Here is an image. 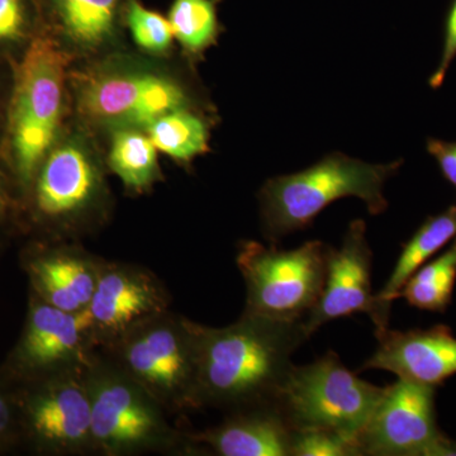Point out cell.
I'll use <instances>...</instances> for the list:
<instances>
[{
	"label": "cell",
	"mask_w": 456,
	"mask_h": 456,
	"mask_svg": "<svg viewBox=\"0 0 456 456\" xmlns=\"http://www.w3.org/2000/svg\"><path fill=\"white\" fill-rule=\"evenodd\" d=\"M456 283V237L448 248L408 278L399 298L417 310L445 314L452 305Z\"/></svg>",
	"instance_id": "603a6c76"
},
{
	"label": "cell",
	"mask_w": 456,
	"mask_h": 456,
	"mask_svg": "<svg viewBox=\"0 0 456 456\" xmlns=\"http://www.w3.org/2000/svg\"><path fill=\"white\" fill-rule=\"evenodd\" d=\"M86 375L93 449L107 455L131 454L169 441L160 404L121 369L110 370L93 362Z\"/></svg>",
	"instance_id": "9c48e42d"
},
{
	"label": "cell",
	"mask_w": 456,
	"mask_h": 456,
	"mask_svg": "<svg viewBox=\"0 0 456 456\" xmlns=\"http://www.w3.org/2000/svg\"><path fill=\"white\" fill-rule=\"evenodd\" d=\"M371 264L367 224L351 221L340 248L330 246L322 293L305 318L308 338L326 323L351 314H367L375 322L378 308L371 288Z\"/></svg>",
	"instance_id": "4fadbf2b"
},
{
	"label": "cell",
	"mask_w": 456,
	"mask_h": 456,
	"mask_svg": "<svg viewBox=\"0 0 456 456\" xmlns=\"http://www.w3.org/2000/svg\"><path fill=\"white\" fill-rule=\"evenodd\" d=\"M378 346L360 370H386L398 379L439 387L456 374V338L452 329L436 325L408 331H375Z\"/></svg>",
	"instance_id": "2e32d148"
},
{
	"label": "cell",
	"mask_w": 456,
	"mask_h": 456,
	"mask_svg": "<svg viewBox=\"0 0 456 456\" xmlns=\"http://www.w3.org/2000/svg\"><path fill=\"white\" fill-rule=\"evenodd\" d=\"M106 170L97 136L69 119L36 171L23 202L25 217L51 233L89 227L110 206Z\"/></svg>",
	"instance_id": "5b68a950"
},
{
	"label": "cell",
	"mask_w": 456,
	"mask_h": 456,
	"mask_svg": "<svg viewBox=\"0 0 456 456\" xmlns=\"http://www.w3.org/2000/svg\"><path fill=\"white\" fill-rule=\"evenodd\" d=\"M167 296L151 273L127 264L99 265L89 305L98 344L112 345L134 327L167 312Z\"/></svg>",
	"instance_id": "5bb4252c"
},
{
	"label": "cell",
	"mask_w": 456,
	"mask_h": 456,
	"mask_svg": "<svg viewBox=\"0 0 456 456\" xmlns=\"http://www.w3.org/2000/svg\"><path fill=\"white\" fill-rule=\"evenodd\" d=\"M93 344L98 342L89 308L60 310L36 297L9 364L20 377L40 380L70 369L88 368Z\"/></svg>",
	"instance_id": "8fae6325"
},
{
	"label": "cell",
	"mask_w": 456,
	"mask_h": 456,
	"mask_svg": "<svg viewBox=\"0 0 456 456\" xmlns=\"http://www.w3.org/2000/svg\"><path fill=\"white\" fill-rule=\"evenodd\" d=\"M216 110L179 108L156 119L146 132L156 149L180 167H191L200 156L211 152Z\"/></svg>",
	"instance_id": "ffe728a7"
},
{
	"label": "cell",
	"mask_w": 456,
	"mask_h": 456,
	"mask_svg": "<svg viewBox=\"0 0 456 456\" xmlns=\"http://www.w3.org/2000/svg\"><path fill=\"white\" fill-rule=\"evenodd\" d=\"M383 392L329 351L311 364L294 365L275 406L293 431L334 432L358 446Z\"/></svg>",
	"instance_id": "8992f818"
},
{
	"label": "cell",
	"mask_w": 456,
	"mask_h": 456,
	"mask_svg": "<svg viewBox=\"0 0 456 456\" xmlns=\"http://www.w3.org/2000/svg\"><path fill=\"white\" fill-rule=\"evenodd\" d=\"M130 0H38L44 31L75 64L121 50Z\"/></svg>",
	"instance_id": "9a60e30c"
},
{
	"label": "cell",
	"mask_w": 456,
	"mask_h": 456,
	"mask_svg": "<svg viewBox=\"0 0 456 456\" xmlns=\"http://www.w3.org/2000/svg\"><path fill=\"white\" fill-rule=\"evenodd\" d=\"M104 161L130 193L143 194L163 178L159 150L145 130L116 128L107 132Z\"/></svg>",
	"instance_id": "44dd1931"
},
{
	"label": "cell",
	"mask_w": 456,
	"mask_h": 456,
	"mask_svg": "<svg viewBox=\"0 0 456 456\" xmlns=\"http://www.w3.org/2000/svg\"><path fill=\"white\" fill-rule=\"evenodd\" d=\"M293 430L277 406L230 412L217 428L197 435L221 456H292Z\"/></svg>",
	"instance_id": "ac0fdd59"
},
{
	"label": "cell",
	"mask_w": 456,
	"mask_h": 456,
	"mask_svg": "<svg viewBox=\"0 0 456 456\" xmlns=\"http://www.w3.org/2000/svg\"><path fill=\"white\" fill-rule=\"evenodd\" d=\"M426 150L439 164L444 179L456 189V142L428 139Z\"/></svg>",
	"instance_id": "f1b7e54d"
},
{
	"label": "cell",
	"mask_w": 456,
	"mask_h": 456,
	"mask_svg": "<svg viewBox=\"0 0 456 456\" xmlns=\"http://www.w3.org/2000/svg\"><path fill=\"white\" fill-rule=\"evenodd\" d=\"M402 165L403 159L370 164L331 152L307 169L266 180L259 191L264 235L274 244L307 230L323 209L342 198H359L371 216L382 215L388 208L384 187Z\"/></svg>",
	"instance_id": "277c9868"
},
{
	"label": "cell",
	"mask_w": 456,
	"mask_h": 456,
	"mask_svg": "<svg viewBox=\"0 0 456 456\" xmlns=\"http://www.w3.org/2000/svg\"><path fill=\"white\" fill-rule=\"evenodd\" d=\"M25 217L23 200L16 180L0 158V226Z\"/></svg>",
	"instance_id": "4316f807"
},
{
	"label": "cell",
	"mask_w": 456,
	"mask_h": 456,
	"mask_svg": "<svg viewBox=\"0 0 456 456\" xmlns=\"http://www.w3.org/2000/svg\"><path fill=\"white\" fill-rule=\"evenodd\" d=\"M292 456H360L358 446L334 432L293 431Z\"/></svg>",
	"instance_id": "484cf974"
},
{
	"label": "cell",
	"mask_w": 456,
	"mask_h": 456,
	"mask_svg": "<svg viewBox=\"0 0 456 456\" xmlns=\"http://www.w3.org/2000/svg\"><path fill=\"white\" fill-rule=\"evenodd\" d=\"M329 250L330 245L318 240L293 250L241 242L237 266L248 289L244 314L285 322L305 321L322 293Z\"/></svg>",
	"instance_id": "ba28073f"
},
{
	"label": "cell",
	"mask_w": 456,
	"mask_h": 456,
	"mask_svg": "<svg viewBox=\"0 0 456 456\" xmlns=\"http://www.w3.org/2000/svg\"><path fill=\"white\" fill-rule=\"evenodd\" d=\"M436 387L398 379L384 387L358 446L362 456H456V441L437 425Z\"/></svg>",
	"instance_id": "30bf717a"
},
{
	"label": "cell",
	"mask_w": 456,
	"mask_h": 456,
	"mask_svg": "<svg viewBox=\"0 0 456 456\" xmlns=\"http://www.w3.org/2000/svg\"><path fill=\"white\" fill-rule=\"evenodd\" d=\"M456 57V0L452 2L445 20V32H444V46L441 53L439 65L432 73L428 86L432 89H439L445 80L450 65Z\"/></svg>",
	"instance_id": "83f0119b"
},
{
	"label": "cell",
	"mask_w": 456,
	"mask_h": 456,
	"mask_svg": "<svg viewBox=\"0 0 456 456\" xmlns=\"http://www.w3.org/2000/svg\"><path fill=\"white\" fill-rule=\"evenodd\" d=\"M456 237V204L436 216H428L424 224L403 245L397 263L386 285L375 294L377 320L375 331L388 327L392 303L398 299L402 287L408 278L426 261L432 259Z\"/></svg>",
	"instance_id": "d6986e66"
},
{
	"label": "cell",
	"mask_w": 456,
	"mask_h": 456,
	"mask_svg": "<svg viewBox=\"0 0 456 456\" xmlns=\"http://www.w3.org/2000/svg\"><path fill=\"white\" fill-rule=\"evenodd\" d=\"M196 332L198 406L230 412L275 406L294 353L310 340L305 321L248 314L222 329L196 323Z\"/></svg>",
	"instance_id": "6da1fadb"
},
{
	"label": "cell",
	"mask_w": 456,
	"mask_h": 456,
	"mask_svg": "<svg viewBox=\"0 0 456 456\" xmlns=\"http://www.w3.org/2000/svg\"><path fill=\"white\" fill-rule=\"evenodd\" d=\"M36 296L69 312L89 308L97 287L99 265L70 248L38 246L26 257Z\"/></svg>",
	"instance_id": "e0dca14e"
},
{
	"label": "cell",
	"mask_w": 456,
	"mask_h": 456,
	"mask_svg": "<svg viewBox=\"0 0 456 456\" xmlns=\"http://www.w3.org/2000/svg\"><path fill=\"white\" fill-rule=\"evenodd\" d=\"M221 0H173L167 20L174 40L189 62L202 61L204 53L216 46L224 32L218 18Z\"/></svg>",
	"instance_id": "7402d4cb"
},
{
	"label": "cell",
	"mask_w": 456,
	"mask_h": 456,
	"mask_svg": "<svg viewBox=\"0 0 456 456\" xmlns=\"http://www.w3.org/2000/svg\"><path fill=\"white\" fill-rule=\"evenodd\" d=\"M86 370L70 369L42 378L44 383L26 397V428L40 448L59 454L93 449Z\"/></svg>",
	"instance_id": "7c38bea8"
},
{
	"label": "cell",
	"mask_w": 456,
	"mask_h": 456,
	"mask_svg": "<svg viewBox=\"0 0 456 456\" xmlns=\"http://www.w3.org/2000/svg\"><path fill=\"white\" fill-rule=\"evenodd\" d=\"M13 421V408H12L11 401L0 387V439L8 436Z\"/></svg>",
	"instance_id": "4dcf8cb0"
},
{
	"label": "cell",
	"mask_w": 456,
	"mask_h": 456,
	"mask_svg": "<svg viewBox=\"0 0 456 456\" xmlns=\"http://www.w3.org/2000/svg\"><path fill=\"white\" fill-rule=\"evenodd\" d=\"M44 31L38 0H0V62L14 65Z\"/></svg>",
	"instance_id": "cb8c5ba5"
},
{
	"label": "cell",
	"mask_w": 456,
	"mask_h": 456,
	"mask_svg": "<svg viewBox=\"0 0 456 456\" xmlns=\"http://www.w3.org/2000/svg\"><path fill=\"white\" fill-rule=\"evenodd\" d=\"M12 84V66L0 62V140L4 128L5 112Z\"/></svg>",
	"instance_id": "f546056e"
},
{
	"label": "cell",
	"mask_w": 456,
	"mask_h": 456,
	"mask_svg": "<svg viewBox=\"0 0 456 456\" xmlns=\"http://www.w3.org/2000/svg\"><path fill=\"white\" fill-rule=\"evenodd\" d=\"M112 346L123 373L160 406L200 408L196 323L165 312L134 327Z\"/></svg>",
	"instance_id": "52a82bcc"
},
{
	"label": "cell",
	"mask_w": 456,
	"mask_h": 456,
	"mask_svg": "<svg viewBox=\"0 0 456 456\" xmlns=\"http://www.w3.org/2000/svg\"><path fill=\"white\" fill-rule=\"evenodd\" d=\"M69 88L75 121L95 136L116 128L146 131L179 108L215 110L202 88L161 60L122 50L75 64Z\"/></svg>",
	"instance_id": "7a4b0ae2"
},
{
	"label": "cell",
	"mask_w": 456,
	"mask_h": 456,
	"mask_svg": "<svg viewBox=\"0 0 456 456\" xmlns=\"http://www.w3.org/2000/svg\"><path fill=\"white\" fill-rule=\"evenodd\" d=\"M73 56L42 31L12 65L0 158L16 180L23 202L36 171L61 136L71 113Z\"/></svg>",
	"instance_id": "3957f363"
},
{
	"label": "cell",
	"mask_w": 456,
	"mask_h": 456,
	"mask_svg": "<svg viewBox=\"0 0 456 456\" xmlns=\"http://www.w3.org/2000/svg\"><path fill=\"white\" fill-rule=\"evenodd\" d=\"M126 32L142 55L163 60L173 53V29L167 16L147 8L141 0H130L125 16Z\"/></svg>",
	"instance_id": "d4e9b609"
}]
</instances>
